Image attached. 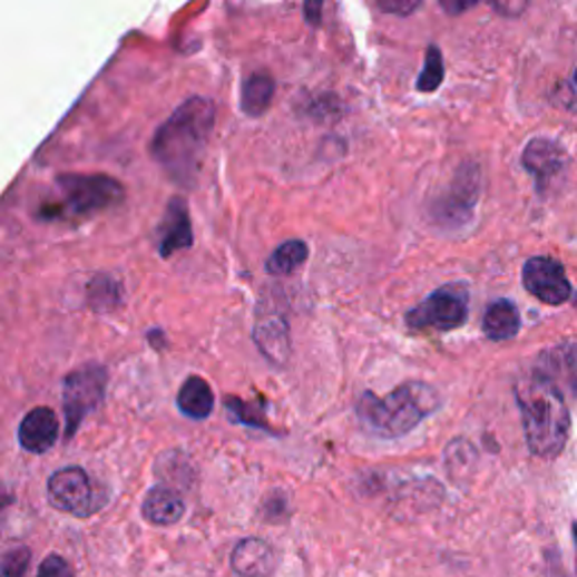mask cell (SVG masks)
<instances>
[{
    "label": "cell",
    "instance_id": "cell-1",
    "mask_svg": "<svg viewBox=\"0 0 577 577\" xmlns=\"http://www.w3.org/2000/svg\"><path fill=\"white\" fill-rule=\"evenodd\" d=\"M213 125L215 105L208 98H189L158 127L151 154L174 183L192 187Z\"/></svg>",
    "mask_w": 577,
    "mask_h": 577
},
{
    "label": "cell",
    "instance_id": "cell-2",
    "mask_svg": "<svg viewBox=\"0 0 577 577\" xmlns=\"http://www.w3.org/2000/svg\"><path fill=\"white\" fill-rule=\"evenodd\" d=\"M515 395L521 409L528 449L539 458L559 456L570 431V415L561 389L537 368L517 381Z\"/></svg>",
    "mask_w": 577,
    "mask_h": 577
},
{
    "label": "cell",
    "instance_id": "cell-3",
    "mask_svg": "<svg viewBox=\"0 0 577 577\" xmlns=\"http://www.w3.org/2000/svg\"><path fill=\"white\" fill-rule=\"evenodd\" d=\"M438 409L440 395L424 381H407L387 398L363 393L356 404L361 422L381 438H400L411 433Z\"/></svg>",
    "mask_w": 577,
    "mask_h": 577
},
{
    "label": "cell",
    "instance_id": "cell-4",
    "mask_svg": "<svg viewBox=\"0 0 577 577\" xmlns=\"http://www.w3.org/2000/svg\"><path fill=\"white\" fill-rule=\"evenodd\" d=\"M57 185L61 189V204L41 213L48 219H57L55 215L61 213L86 217L114 208L125 199L123 183L107 174H59Z\"/></svg>",
    "mask_w": 577,
    "mask_h": 577
},
{
    "label": "cell",
    "instance_id": "cell-5",
    "mask_svg": "<svg viewBox=\"0 0 577 577\" xmlns=\"http://www.w3.org/2000/svg\"><path fill=\"white\" fill-rule=\"evenodd\" d=\"M107 368L100 363H86L72 370L63 381V413H66V438L70 440L79 424L98 409L107 393Z\"/></svg>",
    "mask_w": 577,
    "mask_h": 577
},
{
    "label": "cell",
    "instance_id": "cell-6",
    "mask_svg": "<svg viewBox=\"0 0 577 577\" xmlns=\"http://www.w3.org/2000/svg\"><path fill=\"white\" fill-rule=\"evenodd\" d=\"M469 314V292L464 284H444L418 307L407 314V325L413 330H456L464 325Z\"/></svg>",
    "mask_w": 577,
    "mask_h": 577
},
{
    "label": "cell",
    "instance_id": "cell-7",
    "mask_svg": "<svg viewBox=\"0 0 577 577\" xmlns=\"http://www.w3.org/2000/svg\"><path fill=\"white\" fill-rule=\"evenodd\" d=\"M48 501L52 508L88 517L95 510V490L88 473L81 467H63L48 480Z\"/></svg>",
    "mask_w": 577,
    "mask_h": 577
},
{
    "label": "cell",
    "instance_id": "cell-8",
    "mask_svg": "<svg viewBox=\"0 0 577 577\" xmlns=\"http://www.w3.org/2000/svg\"><path fill=\"white\" fill-rule=\"evenodd\" d=\"M524 286L530 296L546 305H564L573 294L564 266L548 255L530 257L524 264Z\"/></svg>",
    "mask_w": 577,
    "mask_h": 577
},
{
    "label": "cell",
    "instance_id": "cell-9",
    "mask_svg": "<svg viewBox=\"0 0 577 577\" xmlns=\"http://www.w3.org/2000/svg\"><path fill=\"white\" fill-rule=\"evenodd\" d=\"M476 199H478V169L473 165H464L458 172L451 189L436 202L433 215L438 222H442L449 228L462 226L464 222L471 219Z\"/></svg>",
    "mask_w": 577,
    "mask_h": 577
},
{
    "label": "cell",
    "instance_id": "cell-10",
    "mask_svg": "<svg viewBox=\"0 0 577 577\" xmlns=\"http://www.w3.org/2000/svg\"><path fill=\"white\" fill-rule=\"evenodd\" d=\"M158 253L160 257H169L176 251L189 248L195 237H192V224H189V213H187V204L180 197H174L167 208H165V217L158 226Z\"/></svg>",
    "mask_w": 577,
    "mask_h": 577
},
{
    "label": "cell",
    "instance_id": "cell-11",
    "mask_svg": "<svg viewBox=\"0 0 577 577\" xmlns=\"http://www.w3.org/2000/svg\"><path fill=\"white\" fill-rule=\"evenodd\" d=\"M57 438H59V420L55 411L48 407L32 409L19 427V442L30 453H46L48 449L55 447Z\"/></svg>",
    "mask_w": 577,
    "mask_h": 577
},
{
    "label": "cell",
    "instance_id": "cell-12",
    "mask_svg": "<svg viewBox=\"0 0 577 577\" xmlns=\"http://www.w3.org/2000/svg\"><path fill=\"white\" fill-rule=\"evenodd\" d=\"M231 566L239 577H268L277 566V555L266 541L248 537L235 546Z\"/></svg>",
    "mask_w": 577,
    "mask_h": 577
},
{
    "label": "cell",
    "instance_id": "cell-13",
    "mask_svg": "<svg viewBox=\"0 0 577 577\" xmlns=\"http://www.w3.org/2000/svg\"><path fill=\"white\" fill-rule=\"evenodd\" d=\"M524 167L541 183H548L550 178H555L566 163V154L564 149L548 138H535L526 145L524 149Z\"/></svg>",
    "mask_w": 577,
    "mask_h": 577
},
{
    "label": "cell",
    "instance_id": "cell-14",
    "mask_svg": "<svg viewBox=\"0 0 577 577\" xmlns=\"http://www.w3.org/2000/svg\"><path fill=\"white\" fill-rule=\"evenodd\" d=\"M253 339L260 352L277 365H282L288 359V352H292V348H288V327L282 316L273 314L268 319H260L253 330Z\"/></svg>",
    "mask_w": 577,
    "mask_h": 577
},
{
    "label": "cell",
    "instance_id": "cell-15",
    "mask_svg": "<svg viewBox=\"0 0 577 577\" xmlns=\"http://www.w3.org/2000/svg\"><path fill=\"white\" fill-rule=\"evenodd\" d=\"M185 503L180 495L172 488L156 486L147 492L143 503V517L154 526H174L183 519Z\"/></svg>",
    "mask_w": 577,
    "mask_h": 577
},
{
    "label": "cell",
    "instance_id": "cell-16",
    "mask_svg": "<svg viewBox=\"0 0 577 577\" xmlns=\"http://www.w3.org/2000/svg\"><path fill=\"white\" fill-rule=\"evenodd\" d=\"M544 374H548L552 381L566 383V389L577 398V341L561 343L559 348L550 350L548 354L541 356L537 365Z\"/></svg>",
    "mask_w": 577,
    "mask_h": 577
},
{
    "label": "cell",
    "instance_id": "cell-17",
    "mask_svg": "<svg viewBox=\"0 0 577 577\" xmlns=\"http://www.w3.org/2000/svg\"><path fill=\"white\" fill-rule=\"evenodd\" d=\"M183 415L192 420H206L215 409V395L204 376H187L176 400Z\"/></svg>",
    "mask_w": 577,
    "mask_h": 577
},
{
    "label": "cell",
    "instance_id": "cell-18",
    "mask_svg": "<svg viewBox=\"0 0 577 577\" xmlns=\"http://www.w3.org/2000/svg\"><path fill=\"white\" fill-rule=\"evenodd\" d=\"M273 95H275V81L268 72L260 70L248 75L242 86V111L251 118L264 116L273 102Z\"/></svg>",
    "mask_w": 577,
    "mask_h": 577
},
{
    "label": "cell",
    "instance_id": "cell-19",
    "mask_svg": "<svg viewBox=\"0 0 577 577\" xmlns=\"http://www.w3.org/2000/svg\"><path fill=\"white\" fill-rule=\"evenodd\" d=\"M521 316L512 301H497L483 316V332L492 341H508L519 334Z\"/></svg>",
    "mask_w": 577,
    "mask_h": 577
},
{
    "label": "cell",
    "instance_id": "cell-20",
    "mask_svg": "<svg viewBox=\"0 0 577 577\" xmlns=\"http://www.w3.org/2000/svg\"><path fill=\"white\" fill-rule=\"evenodd\" d=\"M310 257V248L303 239H288L277 246L271 257L266 260V271L271 275H288L296 271Z\"/></svg>",
    "mask_w": 577,
    "mask_h": 577
},
{
    "label": "cell",
    "instance_id": "cell-21",
    "mask_svg": "<svg viewBox=\"0 0 577 577\" xmlns=\"http://www.w3.org/2000/svg\"><path fill=\"white\" fill-rule=\"evenodd\" d=\"M444 79V61H442V52L438 46H429L427 48V59H424V68L422 75L418 77V90L420 92H433L440 88Z\"/></svg>",
    "mask_w": 577,
    "mask_h": 577
},
{
    "label": "cell",
    "instance_id": "cell-22",
    "mask_svg": "<svg viewBox=\"0 0 577 577\" xmlns=\"http://www.w3.org/2000/svg\"><path fill=\"white\" fill-rule=\"evenodd\" d=\"M88 294L90 296H102L100 305L95 310H111L114 305H118L120 299V286L109 277V275H98L90 284H88Z\"/></svg>",
    "mask_w": 577,
    "mask_h": 577
},
{
    "label": "cell",
    "instance_id": "cell-23",
    "mask_svg": "<svg viewBox=\"0 0 577 577\" xmlns=\"http://www.w3.org/2000/svg\"><path fill=\"white\" fill-rule=\"evenodd\" d=\"M30 564L28 548H12L3 557V577H23Z\"/></svg>",
    "mask_w": 577,
    "mask_h": 577
},
{
    "label": "cell",
    "instance_id": "cell-24",
    "mask_svg": "<svg viewBox=\"0 0 577 577\" xmlns=\"http://www.w3.org/2000/svg\"><path fill=\"white\" fill-rule=\"evenodd\" d=\"M37 577H75V573H72L70 564H68L63 557H59V555H48V557L41 561Z\"/></svg>",
    "mask_w": 577,
    "mask_h": 577
},
{
    "label": "cell",
    "instance_id": "cell-25",
    "mask_svg": "<svg viewBox=\"0 0 577 577\" xmlns=\"http://www.w3.org/2000/svg\"><path fill=\"white\" fill-rule=\"evenodd\" d=\"M420 0H415V3H387V0H381V3L376 6L381 12H389V14H400V17H409L413 14L415 10H420Z\"/></svg>",
    "mask_w": 577,
    "mask_h": 577
},
{
    "label": "cell",
    "instance_id": "cell-26",
    "mask_svg": "<svg viewBox=\"0 0 577 577\" xmlns=\"http://www.w3.org/2000/svg\"><path fill=\"white\" fill-rule=\"evenodd\" d=\"M440 6H442V10L449 12V14H460V12L469 10V8H473V3H440Z\"/></svg>",
    "mask_w": 577,
    "mask_h": 577
},
{
    "label": "cell",
    "instance_id": "cell-27",
    "mask_svg": "<svg viewBox=\"0 0 577 577\" xmlns=\"http://www.w3.org/2000/svg\"><path fill=\"white\" fill-rule=\"evenodd\" d=\"M321 10H323L321 3H310V6L305 8V17H307L312 23H319V19H321L319 12H321Z\"/></svg>",
    "mask_w": 577,
    "mask_h": 577
},
{
    "label": "cell",
    "instance_id": "cell-28",
    "mask_svg": "<svg viewBox=\"0 0 577 577\" xmlns=\"http://www.w3.org/2000/svg\"><path fill=\"white\" fill-rule=\"evenodd\" d=\"M573 537H575V546H577V524H573Z\"/></svg>",
    "mask_w": 577,
    "mask_h": 577
},
{
    "label": "cell",
    "instance_id": "cell-29",
    "mask_svg": "<svg viewBox=\"0 0 577 577\" xmlns=\"http://www.w3.org/2000/svg\"><path fill=\"white\" fill-rule=\"evenodd\" d=\"M575 81H577V70H575Z\"/></svg>",
    "mask_w": 577,
    "mask_h": 577
}]
</instances>
